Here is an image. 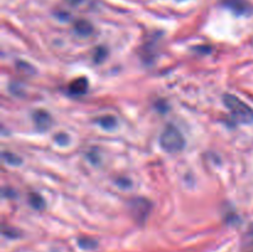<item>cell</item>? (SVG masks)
Returning a JSON list of instances; mask_svg holds the SVG:
<instances>
[{
  "label": "cell",
  "instance_id": "8",
  "mask_svg": "<svg viewBox=\"0 0 253 252\" xmlns=\"http://www.w3.org/2000/svg\"><path fill=\"white\" fill-rule=\"evenodd\" d=\"M240 252H253V226L245 232L241 241V251Z\"/></svg>",
  "mask_w": 253,
  "mask_h": 252
},
{
  "label": "cell",
  "instance_id": "5",
  "mask_svg": "<svg viewBox=\"0 0 253 252\" xmlns=\"http://www.w3.org/2000/svg\"><path fill=\"white\" fill-rule=\"evenodd\" d=\"M32 120H34L35 126L40 131H47L49 126L52 125V118L47 111L44 110H36L32 114Z\"/></svg>",
  "mask_w": 253,
  "mask_h": 252
},
{
  "label": "cell",
  "instance_id": "4",
  "mask_svg": "<svg viewBox=\"0 0 253 252\" xmlns=\"http://www.w3.org/2000/svg\"><path fill=\"white\" fill-rule=\"evenodd\" d=\"M220 1L237 16H250L253 14V5L250 0H220Z\"/></svg>",
  "mask_w": 253,
  "mask_h": 252
},
{
  "label": "cell",
  "instance_id": "3",
  "mask_svg": "<svg viewBox=\"0 0 253 252\" xmlns=\"http://www.w3.org/2000/svg\"><path fill=\"white\" fill-rule=\"evenodd\" d=\"M130 205L131 214H132L133 219L137 222H140V224H143L151 211L150 200L145 199V198H136V199H133L130 203Z\"/></svg>",
  "mask_w": 253,
  "mask_h": 252
},
{
  "label": "cell",
  "instance_id": "9",
  "mask_svg": "<svg viewBox=\"0 0 253 252\" xmlns=\"http://www.w3.org/2000/svg\"><path fill=\"white\" fill-rule=\"evenodd\" d=\"M96 123L100 125V127L105 128V130H114L118 126V120L115 116L113 115H104L96 120Z\"/></svg>",
  "mask_w": 253,
  "mask_h": 252
},
{
  "label": "cell",
  "instance_id": "16",
  "mask_svg": "<svg viewBox=\"0 0 253 252\" xmlns=\"http://www.w3.org/2000/svg\"><path fill=\"white\" fill-rule=\"evenodd\" d=\"M178 1H183V0H178Z\"/></svg>",
  "mask_w": 253,
  "mask_h": 252
},
{
  "label": "cell",
  "instance_id": "10",
  "mask_svg": "<svg viewBox=\"0 0 253 252\" xmlns=\"http://www.w3.org/2000/svg\"><path fill=\"white\" fill-rule=\"evenodd\" d=\"M29 203H30V205H31V207L36 210H42L44 208V205H46L43 198H42L40 194H36V193H32V194H30Z\"/></svg>",
  "mask_w": 253,
  "mask_h": 252
},
{
  "label": "cell",
  "instance_id": "14",
  "mask_svg": "<svg viewBox=\"0 0 253 252\" xmlns=\"http://www.w3.org/2000/svg\"><path fill=\"white\" fill-rule=\"evenodd\" d=\"M54 140H56V142H58L59 145L63 146L68 142V136L64 135V133H58V135H56Z\"/></svg>",
  "mask_w": 253,
  "mask_h": 252
},
{
  "label": "cell",
  "instance_id": "11",
  "mask_svg": "<svg viewBox=\"0 0 253 252\" xmlns=\"http://www.w3.org/2000/svg\"><path fill=\"white\" fill-rule=\"evenodd\" d=\"M2 160H4L5 162L10 166H19V165H21V162H22V160L19 157V156L14 155V153H11V152H6V151H4V152H2Z\"/></svg>",
  "mask_w": 253,
  "mask_h": 252
},
{
  "label": "cell",
  "instance_id": "2",
  "mask_svg": "<svg viewBox=\"0 0 253 252\" xmlns=\"http://www.w3.org/2000/svg\"><path fill=\"white\" fill-rule=\"evenodd\" d=\"M160 145L166 152L178 153L185 147V138L175 126L167 125L161 133Z\"/></svg>",
  "mask_w": 253,
  "mask_h": 252
},
{
  "label": "cell",
  "instance_id": "1",
  "mask_svg": "<svg viewBox=\"0 0 253 252\" xmlns=\"http://www.w3.org/2000/svg\"><path fill=\"white\" fill-rule=\"evenodd\" d=\"M222 100L225 106L229 109L230 115L235 123L245 124V125L253 123V109L244 103L241 99L232 94H224Z\"/></svg>",
  "mask_w": 253,
  "mask_h": 252
},
{
  "label": "cell",
  "instance_id": "15",
  "mask_svg": "<svg viewBox=\"0 0 253 252\" xmlns=\"http://www.w3.org/2000/svg\"><path fill=\"white\" fill-rule=\"evenodd\" d=\"M67 2H68L69 5H72V6H77V5L82 4V2L84 1V0H66Z\"/></svg>",
  "mask_w": 253,
  "mask_h": 252
},
{
  "label": "cell",
  "instance_id": "6",
  "mask_svg": "<svg viewBox=\"0 0 253 252\" xmlns=\"http://www.w3.org/2000/svg\"><path fill=\"white\" fill-rule=\"evenodd\" d=\"M88 90V79L81 77V78H77L74 81H72L68 85V91L71 95L79 96L83 95Z\"/></svg>",
  "mask_w": 253,
  "mask_h": 252
},
{
  "label": "cell",
  "instance_id": "13",
  "mask_svg": "<svg viewBox=\"0 0 253 252\" xmlns=\"http://www.w3.org/2000/svg\"><path fill=\"white\" fill-rule=\"evenodd\" d=\"M106 56V49L103 48V47H99L98 49H96L95 54H94V59H95V62H101L104 58H105Z\"/></svg>",
  "mask_w": 253,
  "mask_h": 252
},
{
  "label": "cell",
  "instance_id": "12",
  "mask_svg": "<svg viewBox=\"0 0 253 252\" xmlns=\"http://www.w3.org/2000/svg\"><path fill=\"white\" fill-rule=\"evenodd\" d=\"M78 246L83 250H94L98 246V244H96L95 240L89 239V237H81V239H78Z\"/></svg>",
  "mask_w": 253,
  "mask_h": 252
},
{
  "label": "cell",
  "instance_id": "7",
  "mask_svg": "<svg viewBox=\"0 0 253 252\" xmlns=\"http://www.w3.org/2000/svg\"><path fill=\"white\" fill-rule=\"evenodd\" d=\"M74 31L82 37L89 36V35L93 32V26H91L90 22H88L86 20H79L74 24Z\"/></svg>",
  "mask_w": 253,
  "mask_h": 252
}]
</instances>
